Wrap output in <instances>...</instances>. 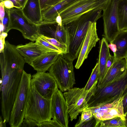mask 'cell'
<instances>
[{
    "mask_svg": "<svg viewBox=\"0 0 127 127\" xmlns=\"http://www.w3.org/2000/svg\"><path fill=\"white\" fill-rule=\"evenodd\" d=\"M102 10L101 9L91 10L64 25L69 36L68 53L63 54L65 58L72 62L78 58L90 22H96L102 16Z\"/></svg>",
    "mask_w": 127,
    "mask_h": 127,
    "instance_id": "obj_1",
    "label": "cell"
},
{
    "mask_svg": "<svg viewBox=\"0 0 127 127\" xmlns=\"http://www.w3.org/2000/svg\"><path fill=\"white\" fill-rule=\"evenodd\" d=\"M127 94V71L122 76L106 86H96L88 102V107L111 102Z\"/></svg>",
    "mask_w": 127,
    "mask_h": 127,
    "instance_id": "obj_2",
    "label": "cell"
},
{
    "mask_svg": "<svg viewBox=\"0 0 127 127\" xmlns=\"http://www.w3.org/2000/svg\"><path fill=\"white\" fill-rule=\"evenodd\" d=\"M52 118L51 99L43 97L31 86L24 119L32 120L39 124Z\"/></svg>",
    "mask_w": 127,
    "mask_h": 127,
    "instance_id": "obj_3",
    "label": "cell"
},
{
    "mask_svg": "<svg viewBox=\"0 0 127 127\" xmlns=\"http://www.w3.org/2000/svg\"><path fill=\"white\" fill-rule=\"evenodd\" d=\"M32 77L31 74L23 70L11 112L9 122L11 127H20L24 119L31 86Z\"/></svg>",
    "mask_w": 127,
    "mask_h": 127,
    "instance_id": "obj_4",
    "label": "cell"
},
{
    "mask_svg": "<svg viewBox=\"0 0 127 127\" xmlns=\"http://www.w3.org/2000/svg\"><path fill=\"white\" fill-rule=\"evenodd\" d=\"M72 62L65 58L61 53L48 70L62 92L72 88L75 83Z\"/></svg>",
    "mask_w": 127,
    "mask_h": 127,
    "instance_id": "obj_5",
    "label": "cell"
},
{
    "mask_svg": "<svg viewBox=\"0 0 127 127\" xmlns=\"http://www.w3.org/2000/svg\"><path fill=\"white\" fill-rule=\"evenodd\" d=\"M98 82H96L88 90H85L84 88L75 87L64 93L71 121L76 119L80 113L88 107V101L93 94Z\"/></svg>",
    "mask_w": 127,
    "mask_h": 127,
    "instance_id": "obj_6",
    "label": "cell"
},
{
    "mask_svg": "<svg viewBox=\"0 0 127 127\" xmlns=\"http://www.w3.org/2000/svg\"><path fill=\"white\" fill-rule=\"evenodd\" d=\"M9 31L17 30L26 39L35 41L40 36L38 26L31 23L23 14L21 9L14 7L9 9Z\"/></svg>",
    "mask_w": 127,
    "mask_h": 127,
    "instance_id": "obj_7",
    "label": "cell"
},
{
    "mask_svg": "<svg viewBox=\"0 0 127 127\" xmlns=\"http://www.w3.org/2000/svg\"><path fill=\"white\" fill-rule=\"evenodd\" d=\"M103 0H77L61 12L63 24L65 25L83 14L92 10L104 8Z\"/></svg>",
    "mask_w": 127,
    "mask_h": 127,
    "instance_id": "obj_8",
    "label": "cell"
},
{
    "mask_svg": "<svg viewBox=\"0 0 127 127\" xmlns=\"http://www.w3.org/2000/svg\"><path fill=\"white\" fill-rule=\"evenodd\" d=\"M120 0H110L102 10L103 21V36L111 42L120 31L119 27L118 6Z\"/></svg>",
    "mask_w": 127,
    "mask_h": 127,
    "instance_id": "obj_9",
    "label": "cell"
},
{
    "mask_svg": "<svg viewBox=\"0 0 127 127\" xmlns=\"http://www.w3.org/2000/svg\"><path fill=\"white\" fill-rule=\"evenodd\" d=\"M124 97H121L109 103H101L87 108L92 111L96 120V127H98L101 121L119 117L125 121L123 104Z\"/></svg>",
    "mask_w": 127,
    "mask_h": 127,
    "instance_id": "obj_10",
    "label": "cell"
},
{
    "mask_svg": "<svg viewBox=\"0 0 127 127\" xmlns=\"http://www.w3.org/2000/svg\"><path fill=\"white\" fill-rule=\"evenodd\" d=\"M31 85L43 97L51 99L58 87L54 78L49 73L37 72L32 75Z\"/></svg>",
    "mask_w": 127,
    "mask_h": 127,
    "instance_id": "obj_11",
    "label": "cell"
},
{
    "mask_svg": "<svg viewBox=\"0 0 127 127\" xmlns=\"http://www.w3.org/2000/svg\"><path fill=\"white\" fill-rule=\"evenodd\" d=\"M52 119L56 118L62 127H68L69 114L63 94L57 87L51 99Z\"/></svg>",
    "mask_w": 127,
    "mask_h": 127,
    "instance_id": "obj_12",
    "label": "cell"
},
{
    "mask_svg": "<svg viewBox=\"0 0 127 127\" xmlns=\"http://www.w3.org/2000/svg\"><path fill=\"white\" fill-rule=\"evenodd\" d=\"M96 22L90 21L89 27L82 44L80 52L75 66L79 69L92 48L95 47L96 43L99 40L98 37L96 29Z\"/></svg>",
    "mask_w": 127,
    "mask_h": 127,
    "instance_id": "obj_13",
    "label": "cell"
},
{
    "mask_svg": "<svg viewBox=\"0 0 127 127\" xmlns=\"http://www.w3.org/2000/svg\"><path fill=\"white\" fill-rule=\"evenodd\" d=\"M16 49L23 57L26 62L29 64L41 56L48 52H53L35 42H32L24 45H17L16 46Z\"/></svg>",
    "mask_w": 127,
    "mask_h": 127,
    "instance_id": "obj_14",
    "label": "cell"
},
{
    "mask_svg": "<svg viewBox=\"0 0 127 127\" xmlns=\"http://www.w3.org/2000/svg\"><path fill=\"white\" fill-rule=\"evenodd\" d=\"M127 71L125 58L116 60L107 71L100 85V88L105 86L118 79Z\"/></svg>",
    "mask_w": 127,
    "mask_h": 127,
    "instance_id": "obj_15",
    "label": "cell"
},
{
    "mask_svg": "<svg viewBox=\"0 0 127 127\" xmlns=\"http://www.w3.org/2000/svg\"><path fill=\"white\" fill-rule=\"evenodd\" d=\"M22 9L24 15L32 23L38 26L43 21L39 0H28Z\"/></svg>",
    "mask_w": 127,
    "mask_h": 127,
    "instance_id": "obj_16",
    "label": "cell"
},
{
    "mask_svg": "<svg viewBox=\"0 0 127 127\" xmlns=\"http://www.w3.org/2000/svg\"><path fill=\"white\" fill-rule=\"evenodd\" d=\"M61 54L56 52L46 53L36 59L29 65L37 72H45L55 62Z\"/></svg>",
    "mask_w": 127,
    "mask_h": 127,
    "instance_id": "obj_17",
    "label": "cell"
},
{
    "mask_svg": "<svg viewBox=\"0 0 127 127\" xmlns=\"http://www.w3.org/2000/svg\"><path fill=\"white\" fill-rule=\"evenodd\" d=\"M108 41L103 37L100 44L99 58L98 62L99 68V76L97 86L100 85L107 72L106 64L107 60L110 54L108 47Z\"/></svg>",
    "mask_w": 127,
    "mask_h": 127,
    "instance_id": "obj_18",
    "label": "cell"
},
{
    "mask_svg": "<svg viewBox=\"0 0 127 127\" xmlns=\"http://www.w3.org/2000/svg\"><path fill=\"white\" fill-rule=\"evenodd\" d=\"M77 0H63L42 12L43 21L56 22V17L61 12Z\"/></svg>",
    "mask_w": 127,
    "mask_h": 127,
    "instance_id": "obj_19",
    "label": "cell"
},
{
    "mask_svg": "<svg viewBox=\"0 0 127 127\" xmlns=\"http://www.w3.org/2000/svg\"><path fill=\"white\" fill-rule=\"evenodd\" d=\"M111 42L116 46L114 55L116 60L125 58L127 55V30L120 31Z\"/></svg>",
    "mask_w": 127,
    "mask_h": 127,
    "instance_id": "obj_20",
    "label": "cell"
},
{
    "mask_svg": "<svg viewBox=\"0 0 127 127\" xmlns=\"http://www.w3.org/2000/svg\"><path fill=\"white\" fill-rule=\"evenodd\" d=\"M118 12L120 31L127 30V0H120Z\"/></svg>",
    "mask_w": 127,
    "mask_h": 127,
    "instance_id": "obj_21",
    "label": "cell"
},
{
    "mask_svg": "<svg viewBox=\"0 0 127 127\" xmlns=\"http://www.w3.org/2000/svg\"><path fill=\"white\" fill-rule=\"evenodd\" d=\"M98 127H127L125 121L119 117L101 121Z\"/></svg>",
    "mask_w": 127,
    "mask_h": 127,
    "instance_id": "obj_22",
    "label": "cell"
},
{
    "mask_svg": "<svg viewBox=\"0 0 127 127\" xmlns=\"http://www.w3.org/2000/svg\"><path fill=\"white\" fill-rule=\"evenodd\" d=\"M99 76V63L98 61L92 70V73L87 83L84 87L85 90H90L94 84L98 81Z\"/></svg>",
    "mask_w": 127,
    "mask_h": 127,
    "instance_id": "obj_23",
    "label": "cell"
},
{
    "mask_svg": "<svg viewBox=\"0 0 127 127\" xmlns=\"http://www.w3.org/2000/svg\"><path fill=\"white\" fill-rule=\"evenodd\" d=\"M39 36L42 39L57 48L62 52L63 54H65L68 53V48L65 44L60 42L53 38L48 37L42 35H40Z\"/></svg>",
    "mask_w": 127,
    "mask_h": 127,
    "instance_id": "obj_24",
    "label": "cell"
},
{
    "mask_svg": "<svg viewBox=\"0 0 127 127\" xmlns=\"http://www.w3.org/2000/svg\"><path fill=\"white\" fill-rule=\"evenodd\" d=\"M93 115L91 110L87 108L84 109L82 112L81 115L75 127H78L82 123L88 121L92 118Z\"/></svg>",
    "mask_w": 127,
    "mask_h": 127,
    "instance_id": "obj_25",
    "label": "cell"
},
{
    "mask_svg": "<svg viewBox=\"0 0 127 127\" xmlns=\"http://www.w3.org/2000/svg\"><path fill=\"white\" fill-rule=\"evenodd\" d=\"M35 41V43L37 44L50 50L53 52L63 54L62 52L57 48L42 39L40 36L38 37Z\"/></svg>",
    "mask_w": 127,
    "mask_h": 127,
    "instance_id": "obj_26",
    "label": "cell"
},
{
    "mask_svg": "<svg viewBox=\"0 0 127 127\" xmlns=\"http://www.w3.org/2000/svg\"><path fill=\"white\" fill-rule=\"evenodd\" d=\"M63 0H39L42 12Z\"/></svg>",
    "mask_w": 127,
    "mask_h": 127,
    "instance_id": "obj_27",
    "label": "cell"
},
{
    "mask_svg": "<svg viewBox=\"0 0 127 127\" xmlns=\"http://www.w3.org/2000/svg\"><path fill=\"white\" fill-rule=\"evenodd\" d=\"M5 14L4 17L2 22L0 21L1 22L3 26L2 32L7 33L9 31L10 19L9 9L5 7Z\"/></svg>",
    "mask_w": 127,
    "mask_h": 127,
    "instance_id": "obj_28",
    "label": "cell"
},
{
    "mask_svg": "<svg viewBox=\"0 0 127 127\" xmlns=\"http://www.w3.org/2000/svg\"><path fill=\"white\" fill-rule=\"evenodd\" d=\"M40 127H62L56 118H53L49 121L41 122L39 124Z\"/></svg>",
    "mask_w": 127,
    "mask_h": 127,
    "instance_id": "obj_29",
    "label": "cell"
},
{
    "mask_svg": "<svg viewBox=\"0 0 127 127\" xmlns=\"http://www.w3.org/2000/svg\"><path fill=\"white\" fill-rule=\"evenodd\" d=\"M40 127L39 124L30 119H24L20 127Z\"/></svg>",
    "mask_w": 127,
    "mask_h": 127,
    "instance_id": "obj_30",
    "label": "cell"
},
{
    "mask_svg": "<svg viewBox=\"0 0 127 127\" xmlns=\"http://www.w3.org/2000/svg\"><path fill=\"white\" fill-rule=\"evenodd\" d=\"M97 122L95 118L93 116L92 118L90 120L83 123L79 125L78 127H96Z\"/></svg>",
    "mask_w": 127,
    "mask_h": 127,
    "instance_id": "obj_31",
    "label": "cell"
},
{
    "mask_svg": "<svg viewBox=\"0 0 127 127\" xmlns=\"http://www.w3.org/2000/svg\"><path fill=\"white\" fill-rule=\"evenodd\" d=\"M5 0H0V2ZM13 3L14 7L22 9L25 5L28 0H9Z\"/></svg>",
    "mask_w": 127,
    "mask_h": 127,
    "instance_id": "obj_32",
    "label": "cell"
},
{
    "mask_svg": "<svg viewBox=\"0 0 127 127\" xmlns=\"http://www.w3.org/2000/svg\"><path fill=\"white\" fill-rule=\"evenodd\" d=\"M7 34V33L5 32H2L0 33V53L3 51L5 43V39Z\"/></svg>",
    "mask_w": 127,
    "mask_h": 127,
    "instance_id": "obj_33",
    "label": "cell"
},
{
    "mask_svg": "<svg viewBox=\"0 0 127 127\" xmlns=\"http://www.w3.org/2000/svg\"><path fill=\"white\" fill-rule=\"evenodd\" d=\"M116 60L114 56L111 55L110 54L108 57L106 64L107 71L113 65Z\"/></svg>",
    "mask_w": 127,
    "mask_h": 127,
    "instance_id": "obj_34",
    "label": "cell"
},
{
    "mask_svg": "<svg viewBox=\"0 0 127 127\" xmlns=\"http://www.w3.org/2000/svg\"><path fill=\"white\" fill-rule=\"evenodd\" d=\"M5 14V7L2 1L0 3V21L2 22Z\"/></svg>",
    "mask_w": 127,
    "mask_h": 127,
    "instance_id": "obj_35",
    "label": "cell"
},
{
    "mask_svg": "<svg viewBox=\"0 0 127 127\" xmlns=\"http://www.w3.org/2000/svg\"><path fill=\"white\" fill-rule=\"evenodd\" d=\"M4 7L7 9H10L14 7L13 3L11 0H5L2 1Z\"/></svg>",
    "mask_w": 127,
    "mask_h": 127,
    "instance_id": "obj_36",
    "label": "cell"
},
{
    "mask_svg": "<svg viewBox=\"0 0 127 127\" xmlns=\"http://www.w3.org/2000/svg\"><path fill=\"white\" fill-rule=\"evenodd\" d=\"M123 104L125 114L127 111V94L123 99Z\"/></svg>",
    "mask_w": 127,
    "mask_h": 127,
    "instance_id": "obj_37",
    "label": "cell"
},
{
    "mask_svg": "<svg viewBox=\"0 0 127 127\" xmlns=\"http://www.w3.org/2000/svg\"><path fill=\"white\" fill-rule=\"evenodd\" d=\"M108 47L110 49L111 51L113 52L114 55L117 51V47L116 45L111 42L110 43L108 44Z\"/></svg>",
    "mask_w": 127,
    "mask_h": 127,
    "instance_id": "obj_38",
    "label": "cell"
},
{
    "mask_svg": "<svg viewBox=\"0 0 127 127\" xmlns=\"http://www.w3.org/2000/svg\"><path fill=\"white\" fill-rule=\"evenodd\" d=\"M55 21L56 23L61 26L63 25L62 20L61 16L59 14L56 18Z\"/></svg>",
    "mask_w": 127,
    "mask_h": 127,
    "instance_id": "obj_39",
    "label": "cell"
},
{
    "mask_svg": "<svg viewBox=\"0 0 127 127\" xmlns=\"http://www.w3.org/2000/svg\"><path fill=\"white\" fill-rule=\"evenodd\" d=\"M6 123L3 121L1 119V117H0V127H6Z\"/></svg>",
    "mask_w": 127,
    "mask_h": 127,
    "instance_id": "obj_40",
    "label": "cell"
},
{
    "mask_svg": "<svg viewBox=\"0 0 127 127\" xmlns=\"http://www.w3.org/2000/svg\"><path fill=\"white\" fill-rule=\"evenodd\" d=\"M125 122L126 127H127V111L125 113Z\"/></svg>",
    "mask_w": 127,
    "mask_h": 127,
    "instance_id": "obj_41",
    "label": "cell"
},
{
    "mask_svg": "<svg viewBox=\"0 0 127 127\" xmlns=\"http://www.w3.org/2000/svg\"><path fill=\"white\" fill-rule=\"evenodd\" d=\"M126 60V62H127V55L126 58H125Z\"/></svg>",
    "mask_w": 127,
    "mask_h": 127,
    "instance_id": "obj_42",
    "label": "cell"
}]
</instances>
